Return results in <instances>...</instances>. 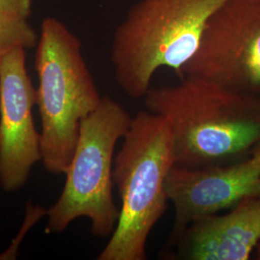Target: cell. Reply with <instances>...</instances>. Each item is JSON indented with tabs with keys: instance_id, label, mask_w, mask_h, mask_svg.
<instances>
[{
	"instance_id": "11",
	"label": "cell",
	"mask_w": 260,
	"mask_h": 260,
	"mask_svg": "<svg viewBox=\"0 0 260 260\" xmlns=\"http://www.w3.org/2000/svg\"><path fill=\"white\" fill-rule=\"evenodd\" d=\"M33 0H0V13L28 18L31 14Z\"/></svg>"
},
{
	"instance_id": "3",
	"label": "cell",
	"mask_w": 260,
	"mask_h": 260,
	"mask_svg": "<svg viewBox=\"0 0 260 260\" xmlns=\"http://www.w3.org/2000/svg\"><path fill=\"white\" fill-rule=\"evenodd\" d=\"M225 0H139L116 28L111 47L116 82L144 99L153 75L170 68L180 75L195 54L206 21Z\"/></svg>"
},
{
	"instance_id": "7",
	"label": "cell",
	"mask_w": 260,
	"mask_h": 260,
	"mask_svg": "<svg viewBox=\"0 0 260 260\" xmlns=\"http://www.w3.org/2000/svg\"><path fill=\"white\" fill-rule=\"evenodd\" d=\"M36 89L26 69L25 48L0 54V185L15 192L42 160L41 133L34 123Z\"/></svg>"
},
{
	"instance_id": "1",
	"label": "cell",
	"mask_w": 260,
	"mask_h": 260,
	"mask_svg": "<svg viewBox=\"0 0 260 260\" xmlns=\"http://www.w3.org/2000/svg\"><path fill=\"white\" fill-rule=\"evenodd\" d=\"M148 111L164 118L174 143L175 166L202 169L236 162L260 145V98L193 75L150 87Z\"/></svg>"
},
{
	"instance_id": "6",
	"label": "cell",
	"mask_w": 260,
	"mask_h": 260,
	"mask_svg": "<svg viewBox=\"0 0 260 260\" xmlns=\"http://www.w3.org/2000/svg\"><path fill=\"white\" fill-rule=\"evenodd\" d=\"M184 75L259 96L260 0H225L215 10Z\"/></svg>"
},
{
	"instance_id": "4",
	"label": "cell",
	"mask_w": 260,
	"mask_h": 260,
	"mask_svg": "<svg viewBox=\"0 0 260 260\" xmlns=\"http://www.w3.org/2000/svg\"><path fill=\"white\" fill-rule=\"evenodd\" d=\"M36 105L42 121V162L47 172L66 174L80 125L102 95L82 55L78 38L63 22L46 18L37 44Z\"/></svg>"
},
{
	"instance_id": "13",
	"label": "cell",
	"mask_w": 260,
	"mask_h": 260,
	"mask_svg": "<svg viewBox=\"0 0 260 260\" xmlns=\"http://www.w3.org/2000/svg\"><path fill=\"white\" fill-rule=\"evenodd\" d=\"M259 98H260V95H259Z\"/></svg>"
},
{
	"instance_id": "10",
	"label": "cell",
	"mask_w": 260,
	"mask_h": 260,
	"mask_svg": "<svg viewBox=\"0 0 260 260\" xmlns=\"http://www.w3.org/2000/svg\"><path fill=\"white\" fill-rule=\"evenodd\" d=\"M37 34L27 18L0 13V54L16 47H37Z\"/></svg>"
},
{
	"instance_id": "5",
	"label": "cell",
	"mask_w": 260,
	"mask_h": 260,
	"mask_svg": "<svg viewBox=\"0 0 260 260\" xmlns=\"http://www.w3.org/2000/svg\"><path fill=\"white\" fill-rule=\"evenodd\" d=\"M131 119L120 103L104 95L82 121L64 189L47 209V233H63L75 220L87 218L94 236H111L120 216L113 198L114 153Z\"/></svg>"
},
{
	"instance_id": "8",
	"label": "cell",
	"mask_w": 260,
	"mask_h": 260,
	"mask_svg": "<svg viewBox=\"0 0 260 260\" xmlns=\"http://www.w3.org/2000/svg\"><path fill=\"white\" fill-rule=\"evenodd\" d=\"M175 207L171 235L196 219L231 209L244 199L260 197V145L236 162L202 169L173 168L166 181Z\"/></svg>"
},
{
	"instance_id": "2",
	"label": "cell",
	"mask_w": 260,
	"mask_h": 260,
	"mask_svg": "<svg viewBox=\"0 0 260 260\" xmlns=\"http://www.w3.org/2000/svg\"><path fill=\"white\" fill-rule=\"evenodd\" d=\"M175 167L167 121L145 110L132 119L114 158L113 181L121 199L120 216L99 260H146L149 234L168 207L166 181Z\"/></svg>"
},
{
	"instance_id": "12",
	"label": "cell",
	"mask_w": 260,
	"mask_h": 260,
	"mask_svg": "<svg viewBox=\"0 0 260 260\" xmlns=\"http://www.w3.org/2000/svg\"><path fill=\"white\" fill-rule=\"evenodd\" d=\"M254 251H256V259L260 260V240L259 242L257 243V245H256Z\"/></svg>"
},
{
	"instance_id": "9",
	"label": "cell",
	"mask_w": 260,
	"mask_h": 260,
	"mask_svg": "<svg viewBox=\"0 0 260 260\" xmlns=\"http://www.w3.org/2000/svg\"><path fill=\"white\" fill-rule=\"evenodd\" d=\"M260 240V197L244 199L223 215L200 217L170 235L169 259L248 260Z\"/></svg>"
}]
</instances>
